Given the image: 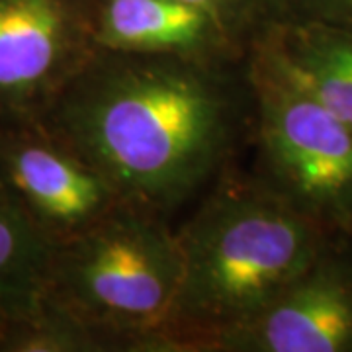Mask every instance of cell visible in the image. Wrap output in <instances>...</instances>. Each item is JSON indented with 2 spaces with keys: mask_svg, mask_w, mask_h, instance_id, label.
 <instances>
[{
  "mask_svg": "<svg viewBox=\"0 0 352 352\" xmlns=\"http://www.w3.org/2000/svg\"><path fill=\"white\" fill-rule=\"evenodd\" d=\"M231 65L96 50L39 116L120 198L168 214L226 163L243 116Z\"/></svg>",
  "mask_w": 352,
  "mask_h": 352,
  "instance_id": "6da1fadb",
  "label": "cell"
},
{
  "mask_svg": "<svg viewBox=\"0 0 352 352\" xmlns=\"http://www.w3.org/2000/svg\"><path fill=\"white\" fill-rule=\"evenodd\" d=\"M178 233L182 282L173 351L215 340L270 302L325 252L321 221L266 182L227 180Z\"/></svg>",
  "mask_w": 352,
  "mask_h": 352,
  "instance_id": "7a4b0ae2",
  "label": "cell"
},
{
  "mask_svg": "<svg viewBox=\"0 0 352 352\" xmlns=\"http://www.w3.org/2000/svg\"><path fill=\"white\" fill-rule=\"evenodd\" d=\"M163 217L122 204L53 247L47 298L92 329L108 351H173L182 247Z\"/></svg>",
  "mask_w": 352,
  "mask_h": 352,
  "instance_id": "3957f363",
  "label": "cell"
},
{
  "mask_svg": "<svg viewBox=\"0 0 352 352\" xmlns=\"http://www.w3.org/2000/svg\"><path fill=\"white\" fill-rule=\"evenodd\" d=\"M247 85L264 182L319 221L352 223V127L254 45Z\"/></svg>",
  "mask_w": 352,
  "mask_h": 352,
  "instance_id": "277c9868",
  "label": "cell"
},
{
  "mask_svg": "<svg viewBox=\"0 0 352 352\" xmlns=\"http://www.w3.org/2000/svg\"><path fill=\"white\" fill-rule=\"evenodd\" d=\"M0 184L53 243L73 239L126 204L36 120H0Z\"/></svg>",
  "mask_w": 352,
  "mask_h": 352,
  "instance_id": "5b68a950",
  "label": "cell"
},
{
  "mask_svg": "<svg viewBox=\"0 0 352 352\" xmlns=\"http://www.w3.org/2000/svg\"><path fill=\"white\" fill-rule=\"evenodd\" d=\"M94 51L88 6L0 0V120H38Z\"/></svg>",
  "mask_w": 352,
  "mask_h": 352,
  "instance_id": "8992f818",
  "label": "cell"
},
{
  "mask_svg": "<svg viewBox=\"0 0 352 352\" xmlns=\"http://www.w3.org/2000/svg\"><path fill=\"white\" fill-rule=\"evenodd\" d=\"M219 352H351L352 272L323 252L303 274L215 340Z\"/></svg>",
  "mask_w": 352,
  "mask_h": 352,
  "instance_id": "52a82bcc",
  "label": "cell"
},
{
  "mask_svg": "<svg viewBox=\"0 0 352 352\" xmlns=\"http://www.w3.org/2000/svg\"><path fill=\"white\" fill-rule=\"evenodd\" d=\"M88 14L100 51L214 65H235L249 51L215 16L180 0H94Z\"/></svg>",
  "mask_w": 352,
  "mask_h": 352,
  "instance_id": "ba28073f",
  "label": "cell"
},
{
  "mask_svg": "<svg viewBox=\"0 0 352 352\" xmlns=\"http://www.w3.org/2000/svg\"><path fill=\"white\" fill-rule=\"evenodd\" d=\"M251 45L352 127V32L309 20L264 25Z\"/></svg>",
  "mask_w": 352,
  "mask_h": 352,
  "instance_id": "9c48e42d",
  "label": "cell"
},
{
  "mask_svg": "<svg viewBox=\"0 0 352 352\" xmlns=\"http://www.w3.org/2000/svg\"><path fill=\"white\" fill-rule=\"evenodd\" d=\"M53 247L0 184V329L43 302Z\"/></svg>",
  "mask_w": 352,
  "mask_h": 352,
  "instance_id": "30bf717a",
  "label": "cell"
},
{
  "mask_svg": "<svg viewBox=\"0 0 352 352\" xmlns=\"http://www.w3.org/2000/svg\"><path fill=\"white\" fill-rule=\"evenodd\" d=\"M106 342L47 298L34 311L0 329V352H102Z\"/></svg>",
  "mask_w": 352,
  "mask_h": 352,
  "instance_id": "8fae6325",
  "label": "cell"
},
{
  "mask_svg": "<svg viewBox=\"0 0 352 352\" xmlns=\"http://www.w3.org/2000/svg\"><path fill=\"white\" fill-rule=\"evenodd\" d=\"M180 2H186L210 12L221 24H226L241 41H245V36L251 32L254 24L258 0H180Z\"/></svg>",
  "mask_w": 352,
  "mask_h": 352,
  "instance_id": "7c38bea8",
  "label": "cell"
},
{
  "mask_svg": "<svg viewBox=\"0 0 352 352\" xmlns=\"http://www.w3.org/2000/svg\"><path fill=\"white\" fill-rule=\"evenodd\" d=\"M305 16L296 20H309L352 32V0H302Z\"/></svg>",
  "mask_w": 352,
  "mask_h": 352,
  "instance_id": "4fadbf2b",
  "label": "cell"
}]
</instances>
